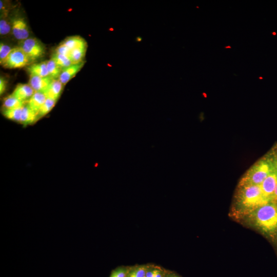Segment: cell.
Instances as JSON below:
<instances>
[{"label": "cell", "instance_id": "obj_1", "mask_svg": "<svg viewBox=\"0 0 277 277\" xmlns=\"http://www.w3.org/2000/svg\"><path fill=\"white\" fill-rule=\"evenodd\" d=\"M240 222L257 231L277 250V201H271L261 206Z\"/></svg>", "mask_w": 277, "mask_h": 277}, {"label": "cell", "instance_id": "obj_2", "mask_svg": "<svg viewBox=\"0 0 277 277\" xmlns=\"http://www.w3.org/2000/svg\"><path fill=\"white\" fill-rule=\"evenodd\" d=\"M268 202L265 197L260 185H237L229 215L233 220L240 222L245 216Z\"/></svg>", "mask_w": 277, "mask_h": 277}, {"label": "cell", "instance_id": "obj_3", "mask_svg": "<svg viewBox=\"0 0 277 277\" xmlns=\"http://www.w3.org/2000/svg\"><path fill=\"white\" fill-rule=\"evenodd\" d=\"M276 170L274 159L269 151L246 171L238 185H261L268 175Z\"/></svg>", "mask_w": 277, "mask_h": 277}, {"label": "cell", "instance_id": "obj_4", "mask_svg": "<svg viewBox=\"0 0 277 277\" xmlns=\"http://www.w3.org/2000/svg\"><path fill=\"white\" fill-rule=\"evenodd\" d=\"M31 62L43 57L45 53V47L38 39L34 37L19 41V46Z\"/></svg>", "mask_w": 277, "mask_h": 277}, {"label": "cell", "instance_id": "obj_5", "mask_svg": "<svg viewBox=\"0 0 277 277\" xmlns=\"http://www.w3.org/2000/svg\"><path fill=\"white\" fill-rule=\"evenodd\" d=\"M28 56L20 47L13 48L3 66L16 69L26 67L30 63Z\"/></svg>", "mask_w": 277, "mask_h": 277}, {"label": "cell", "instance_id": "obj_6", "mask_svg": "<svg viewBox=\"0 0 277 277\" xmlns=\"http://www.w3.org/2000/svg\"><path fill=\"white\" fill-rule=\"evenodd\" d=\"M12 33L17 40L22 41L29 37L30 32L25 19L17 16L11 19Z\"/></svg>", "mask_w": 277, "mask_h": 277}, {"label": "cell", "instance_id": "obj_7", "mask_svg": "<svg viewBox=\"0 0 277 277\" xmlns=\"http://www.w3.org/2000/svg\"><path fill=\"white\" fill-rule=\"evenodd\" d=\"M276 185L277 170L268 175L260 185L265 197L269 202L272 200Z\"/></svg>", "mask_w": 277, "mask_h": 277}, {"label": "cell", "instance_id": "obj_8", "mask_svg": "<svg viewBox=\"0 0 277 277\" xmlns=\"http://www.w3.org/2000/svg\"><path fill=\"white\" fill-rule=\"evenodd\" d=\"M53 80L50 76L41 77L30 75L29 84L35 92L44 93Z\"/></svg>", "mask_w": 277, "mask_h": 277}, {"label": "cell", "instance_id": "obj_9", "mask_svg": "<svg viewBox=\"0 0 277 277\" xmlns=\"http://www.w3.org/2000/svg\"><path fill=\"white\" fill-rule=\"evenodd\" d=\"M85 64V62L83 61L62 70L58 80L64 85H66L80 71Z\"/></svg>", "mask_w": 277, "mask_h": 277}, {"label": "cell", "instance_id": "obj_10", "mask_svg": "<svg viewBox=\"0 0 277 277\" xmlns=\"http://www.w3.org/2000/svg\"><path fill=\"white\" fill-rule=\"evenodd\" d=\"M35 92L29 84H18L12 94L23 102H28Z\"/></svg>", "mask_w": 277, "mask_h": 277}, {"label": "cell", "instance_id": "obj_11", "mask_svg": "<svg viewBox=\"0 0 277 277\" xmlns=\"http://www.w3.org/2000/svg\"><path fill=\"white\" fill-rule=\"evenodd\" d=\"M64 85L58 79H53L44 92L47 98L57 101L63 90Z\"/></svg>", "mask_w": 277, "mask_h": 277}, {"label": "cell", "instance_id": "obj_12", "mask_svg": "<svg viewBox=\"0 0 277 277\" xmlns=\"http://www.w3.org/2000/svg\"><path fill=\"white\" fill-rule=\"evenodd\" d=\"M46 99L47 97L44 93L35 92L26 104L31 110L37 114Z\"/></svg>", "mask_w": 277, "mask_h": 277}, {"label": "cell", "instance_id": "obj_13", "mask_svg": "<svg viewBox=\"0 0 277 277\" xmlns=\"http://www.w3.org/2000/svg\"><path fill=\"white\" fill-rule=\"evenodd\" d=\"M71 50L75 49H87L86 41L79 36H70L65 38L62 43Z\"/></svg>", "mask_w": 277, "mask_h": 277}, {"label": "cell", "instance_id": "obj_14", "mask_svg": "<svg viewBox=\"0 0 277 277\" xmlns=\"http://www.w3.org/2000/svg\"><path fill=\"white\" fill-rule=\"evenodd\" d=\"M38 120L37 114L26 104L22 109L20 123L23 125L32 124Z\"/></svg>", "mask_w": 277, "mask_h": 277}, {"label": "cell", "instance_id": "obj_15", "mask_svg": "<svg viewBox=\"0 0 277 277\" xmlns=\"http://www.w3.org/2000/svg\"><path fill=\"white\" fill-rule=\"evenodd\" d=\"M27 70L30 73V75L41 77L49 76L47 68L46 61L30 65L27 67Z\"/></svg>", "mask_w": 277, "mask_h": 277}, {"label": "cell", "instance_id": "obj_16", "mask_svg": "<svg viewBox=\"0 0 277 277\" xmlns=\"http://www.w3.org/2000/svg\"><path fill=\"white\" fill-rule=\"evenodd\" d=\"M26 102L21 101L12 94L5 98L3 104L4 110L17 109L23 107Z\"/></svg>", "mask_w": 277, "mask_h": 277}, {"label": "cell", "instance_id": "obj_17", "mask_svg": "<svg viewBox=\"0 0 277 277\" xmlns=\"http://www.w3.org/2000/svg\"><path fill=\"white\" fill-rule=\"evenodd\" d=\"M149 265H141L129 267L126 277H145Z\"/></svg>", "mask_w": 277, "mask_h": 277}, {"label": "cell", "instance_id": "obj_18", "mask_svg": "<svg viewBox=\"0 0 277 277\" xmlns=\"http://www.w3.org/2000/svg\"><path fill=\"white\" fill-rule=\"evenodd\" d=\"M51 58H52L62 70L73 65L72 62L69 57L55 52L52 53Z\"/></svg>", "mask_w": 277, "mask_h": 277}, {"label": "cell", "instance_id": "obj_19", "mask_svg": "<svg viewBox=\"0 0 277 277\" xmlns=\"http://www.w3.org/2000/svg\"><path fill=\"white\" fill-rule=\"evenodd\" d=\"M46 64L49 76L52 79H58L62 69L52 58L46 61Z\"/></svg>", "mask_w": 277, "mask_h": 277}, {"label": "cell", "instance_id": "obj_20", "mask_svg": "<svg viewBox=\"0 0 277 277\" xmlns=\"http://www.w3.org/2000/svg\"><path fill=\"white\" fill-rule=\"evenodd\" d=\"M12 32L11 20L8 16H1L0 19V34L1 36H6Z\"/></svg>", "mask_w": 277, "mask_h": 277}, {"label": "cell", "instance_id": "obj_21", "mask_svg": "<svg viewBox=\"0 0 277 277\" xmlns=\"http://www.w3.org/2000/svg\"><path fill=\"white\" fill-rule=\"evenodd\" d=\"M56 101L51 98H47L37 113L38 119L47 114L54 107Z\"/></svg>", "mask_w": 277, "mask_h": 277}, {"label": "cell", "instance_id": "obj_22", "mask_svg": "<svg viewBox=\"0 0 277 277\" xmlns=\"http://www.w3.org/2000/svg\"><path fill=\"white\" fill-rule=\"evenodd\" d=\"M87 49H75L71 50L70 59L73 64L82 62L84 59Z\"/></svg>", "mask_w": 277, "mask_h": 277}, {"label": "cell", "instance_id": "obj_23", "mask_svg": "<svg viewBox=\"0 0 277 277\" xmlns=\"http://www.w3.org/2000/svg\"><path fill=\"white\" fill-rule=\"evenodd\" d=\"M22 109L23 107L17 109L4 110L3 114L8 119L19 123Z\"/></svg>", "mask_w": 277, "mask_h": 277}, {"label": "cell", "instance_id": "obj_24", "mask_svg": "<svg viewBox=\"0 0 277 277\" xmlns=\"http://www.w3.org/2000/svg\"><path fill=\"white\" fill-rule=\"evenodd\" d=\"M12 48L2 42L0 44V63L3 65Z\"/></svg>", "mask_w": 277, "mask_h": 277}, {"label": "cell", "instance_id": "obj_25", "mask_svg": "<svg viewBox=\"0 0 277 277\" xmlns=\"http://www.w3.org/2000/svg\"><path fill=\"white\" fill-rule=\"evenodd\" d=\"M129 267L120 266L113 270L109 277H126Z\"/></svg>", "mask_w": 277, "mask_h": 277}, {"label": "cell", "instance_id": "obj_26", "mask_svg": "<svg viewBox=\"0 0 277 277\" xmlns=\"http://www.w3.org/2000/svg\"><path fill=\"white\" fill-rule=\"evenodd\" d=\"M54 52L62 54L69 57L71 50L65 45L60 43V45L56 48Z\"/></svg>", "mask_w": 277, "mask_h": 277}, {"label": "cell", "instance_id": "obj_27", "mask_svg": "<svg viewBox=\"0 0 277 277\" xmlns=\"http://www.w3.org/2000/svg\"><path fill=\"white\" fill-rule=\"evenodd\" d=\"M159 266L149 265L145 277H155V273Z\"/></svg>", "mask_w": 277, "mask_h": 277}, {"label": "cell", "instance_id": "obj_28", "mask_svg": "<svg viewBox=\"0 0 277 277\" xmlns=\"http://www.w3.org/2000/svg\"><path fill=\"white\" fill-rule=\"evenodd\" d=\"M7 87V81L3 76L0 77V94H3L6 90Z\"/></svg>", "mask_w": 277, "mask_h": 277}, {"label": "cell", "instance_id": "obj_29", "mask_svg": "<svg viewBox=\"0 0 277 277\" xmlns=\"http://www.w3.org/2000/svg\"><path fill=\"white\" fill-rule=\"evenodd\" d=\"M269 151L274 159L277 168V143L275 144Z\"/></svg>", "mask_w": 277, "mask_h": 277}, {"label": "cell", "instance_id": "obj_30", "mask_svg": "<svg viewBox=\"0 0 277 277\" xmlns=\"http://www.w3.org/2000/svg\"><path fill=\"white\" fill-rule=\"evenodd\" d=\"M164 277H181L179 275L171 271L166 270L165 272Z\"/></svg>", "mask_w": 277, "mask_h": 277}, {"label": "cell", "instance_id": "obj_31", "mask_svg": "<svg viewBox=\"0 0 277 277\" xmlns=\"http://www.w3.org/2000/svg\"><path fill=\"white\" fill-rule=\"evenodd\" d=\"M272 201H277V185L276 186Z\"/></svg>", "mask_w": 277, "mask_h": 277}, {"label": "cell", "instance_id": "obj_32", "mask_svg": "<svg viewBox=\"0 0 277 277\" xmlns=\"http://www.w3.org/2000/svg\"><path fill=\"white\" fill-rule=\"evenodd\" d=\"M225 48H226H226H231V47L230 46H225Z\"/></svg>", "mask_w": 277, "mask_h": 277}, {"label": "cell", "instance_id": "obj_33", "mask_svg": "<svg viewBox=\"0 0 277 277\" xmlns=\"http://www.w3.org/2000/svg\"><path fill=\"white\" fill-rule=\"evenodd\" d=\"M272 34L273 35H275L276 34V33L275 32H272Z\"/></svg>", "mask_w": 277, "mask_h": 277}, {"label": "cell", "instance_id": "obj_34", "mask_svg": "<svg viewBox=\"0 0 277 277\" xmlns=\"http://www.w3.org/2000/svg\"><path fill=\"white\" fill-rule=\"evenodd\" d=\"M259 78L262 80V79H263V77L260 76V77H259Z\"/></svg>", "mask_w": 277, "mask_h": 277}]
</instances>
